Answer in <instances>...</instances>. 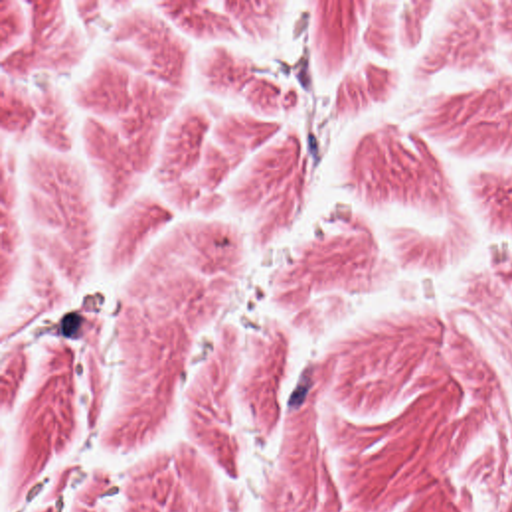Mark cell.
Segmentation results:
<instances>
[{
    "label": "cell",
    "instance_id": "1",
    "mask_svg": "<svg viewBox=\"0 0 512 512\" xmlns=\"http://www.w3.org/2000/svg\"><path fill=\"white\" fill-rule=\"evenodd\" d=\"M79 319L75 315H70L63 322V331L65 334H73L78 327Z\"/></svg>",
    "mask_w": 512,
    "mask_h": 512
}]
</instances>
